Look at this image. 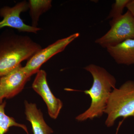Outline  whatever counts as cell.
<instances>
[{
	"label": "cell",
	"mask_w": 134,
	"mask_h": 134,
	"mask_svg": "<svg viewBox=\"0 0 134 134\" xmlns=\"http://www.w3.org/2000/svg\"><path fill=\"white\" fill-rule=\"evenodd\" d=\"M42 49L30 37L19 35L12 30L0 34V77L8 74Z\"/></svg>",
	"instance_id": "6da1fadb"
},
{
	"label": "cell",
	"mask_w": 134,
	"mask_h": 134,
	"mask_svg": "<svg viewBox=\"0 0 134 134\" xmlns=\"http://www.w3.org/2000/svg\"><path fill=\"white\" fill-rule=\"evenodd\" d=\"M83 69L91 74L93 82L90 89L83 91L90 96L91 102L87 110L76 117V120L80 122L92 120L103 115L110 94L115 88L116 83L114 76L103 67L91 64Z\"/></svg>",
	"instance_id": "7a4b0ae2"
},
{
	"label": "cell",
	"mask_w": 134,
	"mask_h": 134,
	"mask_svg": "<svg viewBox=\"0 0 134 134\" xmlns=\"http://www.w3.org/2000/svg\"><path fill=\"white\" fill-rule=\"evenodd\" d=\"M104 113L107 114L105 125L108 127L113 126L119 117L134 116V81H127L113 90Z\"/></svg>",
	"instance_id": "3957f363"
},
{
	"label": "cell",
	"mask_w": 134,
	"mask_h": 134,
	"mask_svg": "<svg viewBox=\"0 0 134 134\" xmlns=\"http://www.w3.org/2000/svg\"><path fill=\"white\" fill-rule=\"evenodd\" d=\"M110 30L95 41L101 47L106 49L134 39V18L128 10L119 18L110 20Z\"/></svg>",
	"instance_id": "277c9868"
},
{
	"label": "cell",
	"mask_w": 134,
	"mask_h": 134,
	"mask_svg": "<svg viewBox=\"0 0 134 134\" xmlns=\"http://www.w3.org/2000/svg\"><path fill=\"white\" fill-rule=\"evenodd\" d=\"M79 33L71 34L59 40L44 48H42L30 58L23 67L25 71L30 77L37 74L44 63L55 54L65 50L67 46L78 38Z\"/></svg>",
	"instance_id": "5b68a950"
},
{
	"label": "cell",
	"mask_w": 134,
	"mask_h": 134,
	"mask_svg": "<svg viewBox=\"0 0 134 134\" xmlns=\"http://www.w3.org/2000/svg\"><path fill=\"white\" fill-rule=\"evenodd\" d=\"M29 9L28 2H20L13 7H4L0 9V16L3 18L0 21V29L9 27L23 32L37 34L41 29L25 24L20 15Z\"/></svg>",
	"instance_id": "8992f818"
},
{
	"label": "cell",
	"mask_w": 134,
	"mask_h": 134,
	"mask_svg": "<svg viewBox=\"0 0 134 134\" xmlns=\"http://www.w3.org/2000/svg\"><path fill=\"white\" fill-rule=\"evenodd\" d=\"M23 67L19 65L0 78V103L4 98H10L19 94L30 78Z\"/></svg>",
	"instance_id": "52a82bcc"
},
{
	"label": "cell",
	"mask_w": 134,
	"mask_h": 134,
	"mask_svg": "<svg viewBox=\"0 0 134 134\" xmlns=\"http://www.w3.org/2000/svg\"><path fill=\"white\" fill-rule=\"evenodd\" d=\"M32 88L41 96L47 107L48 113L52 119H56L63 106L62 100L53 94L49 88L47 79V74L43 70H40L36 74Z\"/></svg>",
	"instance_id": "ba28073f"
},
{
	"label": "cell",
	"mask_w": 134,
	"mask_h": 134,
	"mask_svg": "<svg viewBox=\"0 0 134 134\" xmlns=\"http://www.w3.org/2000/svg\"><path fill=\"white\" fill-rule=\"evenodd\" d=\"M26 120L31 124L33 134H52L53 130L46 122L43 113L35 103L24 102Z\"/></svg>",
	"instance_id": "9c48e42d"
},
{
	"label": "cell",
	"mask_w": 134,
	"mask_h": 134,
	"mask_svg": "<svg viewBox=\"0 0 134 134\" xmlns=\"http://www.w3.org/2000/svg\"><path fill=\"white\" fill-rule=\"evenodd\" d=\"M106 49L117 64L128 66L134 65V39L127 40Z\"/></svg>",
	"instance_id": "30bf717a"
},
{
	"label": "cell",
	"mask_w": 134,
	"mask_h": 134,
	"mask_svg": "<svg viewBox=\"0 0 134 134\" xmlns=\"http://www.w3.org/2000/svg\"><path fill=\"white\" fill-rule=\"evenodd\" d=\"M28 2L30 16L31 18V26L37 27L40 16L52 7V1L30 0Z\"/></svg>",
	"instance_id": "8fae6325"
},
{
	"label": "cell",
	"mask_w": 134,
	"mask_h": 134,
	"mask_svg": "<svg viewBox=\"0 0 134 134\" xmlns=\"http://www.w3.org/2000/svg\"><path fill=\"white\" fill-rule=\"evenodd\" d=\"M6 105L5 101L0 103V134H5L10 128L12 127L21 128L26 134H29L28 129L25 125L16 122L14 118L9 117L5 114Z\"/></svg>",
	"instance_id": "7c38bea8"
},
{
	"label": "cell",
	"mask_w": 134,
	"mask_h": 134,
	"mask_svg": "<svg viewBox=\"0 0 134 134\" xmlns=\"http://www.w3.org/2000/svg\"><path fill=\"white\" fill-rule=\"evenodd\" d=\"M130 0H116L113 4L111 9L107 17V19L111 20L117 19L123 14L124 9Z\"/></svg>",
	"instance_id": "4fadbf2b"
},
{
	"label": "cell",
	"mask_w": 134,
	"mask_h": 134,
	"mask_svg": "<svg viewBox=\"0 0 134 134\" xmlns=\"http://www.w3.org/2000/svg\"><path fill=\"white\" fill-rule=\"evenodd\" d=\"M126 8L134 18V0H130Z\"/></svg>",
	"instance_id": "5bb4252c"
},
{
	"label": "cell",
	"mask_w": 134,
	"mask_h": 134,
	"mask_svg": "<svg viewBox=\"0 0 134 134\" xmlns=\"http://www.w3.org/2000/svg\"><path fill=\"white\" fill-rule=\"evenodd\" d=\"M133 117H134V116H133Z\"/></svg>",
	"instance_id": "9a60e30c"
}]
</instances>
